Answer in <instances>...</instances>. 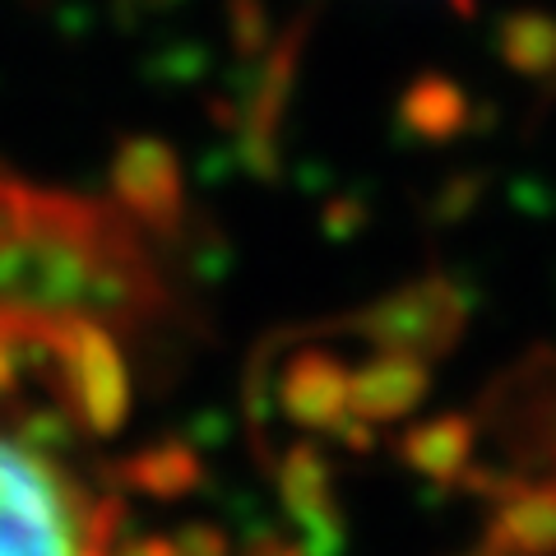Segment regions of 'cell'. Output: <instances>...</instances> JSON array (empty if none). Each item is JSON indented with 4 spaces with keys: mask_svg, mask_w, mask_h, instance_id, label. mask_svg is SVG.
<instances>
[{
    "mask_svg": "<svg viewBox=\"0 0 556 556\" xmlns=\"http://www.w3.org/2000/svg\"><path fill=\"white\" fill-rule=\"evenodd\" d=\"M0 556H112V506L38 413L0 408Z\"/></svg>",
    "mask_w": 556,
    "mask_h": 556,
    "instance_id": "obj_1",
    "label": "cell"
}]
</instances>
